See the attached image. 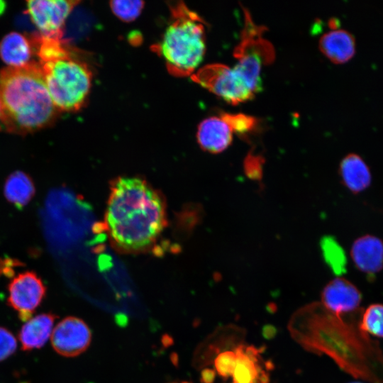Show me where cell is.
<instances>
[{"label":"cell","mask_w":383,"mask_h":383,"mask_svg":"<svg viewBox=\"0 0 383 383\" xmlns=\"http://www.w3.org/2000/svg\"><path fill=\"white\" fill-rule=\"evenodd\" d=\"M190 77L193 82L233 105L248 101L255 96L235 70L223 64L206 65Z\"/></svg>","instance_id":"obj_7"},{"label":"cell","mask_w":383,"mask_h":383,"mask_svg":"<svg viewBox=\"0 0 383 383\" xmlns=\"http://www.w3.org/2000/svg\"><path fill=\"white\" fill-rule=\"evenodd\" d=\"M33 52L32 41L18 32L6 34L0 41V57L11 67H21L31 63Z\"/></svg>","instance_id":"obj_17"},{"label":"cell","mask_w":383,"mask_h":383,"mask_svg":"<svg viewBox=\"0 0 383 383\" xmlns=\"http://www.w3.org/2000/svg\"><path fill=\"white\" fill-rule=\"evenodd\" d=\"M17 348L16 338L4 327L0 326V362L13 355Z\"/></svg>","instance_id":"obj_25"},{"label":"cell","mask_w":383,"mask_h":383,"mask_svg":"<svg viewBox=\"0 0 383 383\" xmlns=\"http://www.w3.org/2000/svg\"><path fill=\"white\" fill-rule=\"evenodd\" d=\"M167 222L165 199L147 181L138 177H121L113 181L105 223L115 248L126 253L148 250Z\"/></svg>","instance_id":"obj_2"},{"label":"cell","mask_w":383,"mask_h":383,"mask_svg":"<svg viewBox=\"0 0 383 383\" xmlns=\"http://www.w3.org/2000/svg\"><path fill=\"white\" fill-rule=\"evenodd\" d=\"M35 194L30 177L21 171H16L7 179L4 185L6 199L18 209L24 207Z\"/></svg>","instance_id":"obj_18"},{"label":"cell","mask_w":383,"mask_h":383,"mask_svg":"<svg viewBox=\"0 0 383 383\" xmlns=\"http://www.w3.org/2000/svg\"><path fill=\"white\" fill-rule=\"evenodd\" d=\"M257 378L260 383H270V375L262 369L257 372Z\"/></svg>","instance_id":"obj_30"},{"label":"cell","mask_w":383,"mask_h":383,"mask_svg":"<svg viewBox=\"0 0 383 383\" xmlns=\"http://www.w3.org/2000/svg\"><path fill=\"white\" fill-rule=\"evenodd\" d=\"M350 255L360 272L374 274L383 268V241L374 235H362L353 242Z\"/></svg>","instance_id":"obj_12"},{"label":"cell","mask_w":383,"mask_h":383,"mask_svg":"<svg viewBox=\"0 0 383 383\" xmlns=\"http://www.w3.org/2000/svg\"><path fill=\"white\" fill-rule=\"evenodd\" d=\"M323 306L337 316L357 311L362 294L346 279L337 277L329 282L321 293Z\"/></svg>","instance_id":"obj_11"},{"label":"cell","mask_w":383,"mask_h":383,"mask_svg":"<svg viewBox=\"0 0 383 383\" xmlns=\"http://www.w3.org/2000/svg\"><path fill=\"white\" fill-rule=\"evenodd\" d=\"M39 65L56 109L61 111L80 109L91 86L92 73L87 65L72 55Z\"/></svg>","instance_id":"obj_5"},{"label":"cell","mask_w":383,"mask_h":383,"mask_svg":"<svg viewBox=\"0 0 383 383\" xmlns=\"http://www.w3.org/2000/svg\"><path fill=\"white\" fill-rule=\"evenodd\" d=\"M79 1L33 0L26 1V13L43 36L63 39L65 21Z\"/></svg>","instance_id":"obj_8"},{"label":"cell","mask_w":383,"mask_h":383,"mask_svg":"<svg viewBox=\"0 0 383 383\" xmlns=\"http://www.w3.org/2000/svg\"><path fill=\"white\" fill-rule=\"evenodd\" d=\"M329 26L332 29L335 30L339 26V22L336 18H331L329 21Z\"/></svg>","instance_id":"obj_33"},{"label":"cell","mask_w":383,"mask_h":383,"mask_svg":"<svg viewBox=\"0 0 383 383\" xmlns=\"http://www.w3.org/2000/svg\"><path fill=\"white\" fill-rule=\"evenodd\" d=\"M1 102H0V117H1Z\"/></svg>","instance_id":"obj_38"},{"label":"cell","mask_w":383,"mask_h":383,"mask_svg":"<svg viewBox=\"0 0 383 383\" xmlns=\"http://www.w3.org/2000/svg\"><path fill=\"white\" fill-rule=\"evenodd\" d=\"M234 353L236 361L232 375L233 383H254L257 377L255 364L246 357L243 345L237 347Z\"/></svg>","instance_id":"obj_21"},{"label":"cell","mask_w":383,"mask_h":383,"mask_svg":"<svg viewBox=\"0 0 383 383\" xmlns=\"http://www.w3.org/2000/svg\"><path fill=\"white\" fill-rule=\"evenodd\" d=\"M244 26L233 56L238 62L235 71L254 92L260 89L262 67L272 63L275 57L272 44L263 36L266 27L256 24L248 9L243 7Z\"/></svg>","instance_id":"obj_6"},{"label":"cell","mask_w":383,"mask_h":383,"mask_svg":"<svg viewBox=\"0 0 383 383\" xmlns=\"http://www.w3.org/2000/svg\"><path fill=\"white\" fill-rule=\"evenodd\" d=\"M144 2L136 0H116L110 1L113 14L122 21L128 23L135 20L141 13Z\"/></svg>","instance_id":"obj_22"},{"label":"cell","mask_w":383,"mask_h":383,"mask_svg":"<svg viewBox=\"0 0 383 383\" xmlns=\"http://www.w3.org/2000/svg\"><path fill=\"white\" fill-rule=\"evenodd\" d=\"M55 318L52 313H43L27 321L18 333L21 349L30 351L43 347L52 333Z\"/></svg>","instance_id":"obj_15"},{"label":"cell","mask_w":383,"mask_h":383,"mask_svg":"<svg viewBox=\"0 0 383 383\" xmlns=\"http://www.w3.org/2000/svg\"><path fill=\"white\" fill-rule=\"evenodd\" d=\"M339 174L343 184L354 194L365 190L372 181L369 167L360 155L355 153L347 155L341 160Z\"/></svg>","instance_id":"obj_16"},{"label":"cell","mask_w":383,"mask_h":383,"mask_svg":"<svg viewBox=\"0 0 383 383\" xmlns=\"http://www.w3.org/2000/svg\"><path fill=\"white\" fill-rule=\"evenodd\" d=\"M236 361L234 352L227 350L219 353L214 360V366L217 373L223 379L233 375Z\"/></svg>","instance_id":"obj_24"},{"label":"cell","mask_w":383,"mask_h":383,"mask_svg":"<svg viewBox=\"0 0 383 383\" xmlns=\"http://www.w3.org/2000/svg\"><path fill=\"white\" fill-rule=\"evenodd\" d=\"M8 292V304L18 312L21 321H27L43 300L46 287L35 272L26 271L12 279Z\"/></svg>","instance_id":"obj_9"},{"label":"cell","mask_w":383,"mask_h":383,"mask_svg":"<svg viewBox=\"0 0 383 383\" xmlns=\"http://www.w3.org/2000/svg\"><path fill=\"white\" fill-rule=\"evenodd\" d=\"M263 159L260 155L249 153L244 160L245 174L251 179H259L262 176Z\"/></svg>","instance_id":"obj_26"},{"label":"cell","mask_w":383,"mask_h":383,"mask_svg":"<svg viewBox=\"0 0 383 383\" xmlns=\"http://www.w3.org/2000/svg\"><path fill=\"white\" fill-rule=\"evenodd\" d=\"M219 116L228 125L233 133L241 135L251 133L257 126V120L245 113L221 112Z\"/></svg>","instance_id":"obj_23"},{"label":"cell","mask_w":383,"mask_h":383,"mask_svg":"<svg viewBox=\"0 0 383 383\" xmlns=\"http://www.w3.org/2000/svg\"><path fill=\"white\" fill-rule=\"evenodd\" d=\"M91 333L82 319L68 316L54 328L51 343L54 350L64 357H75L84 352L90 345Z\"/></svg>","instance_id":"obj_10"},{"label":"cell","mask_w":383,"mask_h":383,"mask_svg":"<svg viewBox=\"0 0 383 383\" xmlns=\"http://www.w3.org/2000/svg\"><path fill=\"white\" fill-rule=\"evenodd\" d=\"M319 49L335 64L349 61L355 53V40L348 31L335 29L324 33L320 38Z\"/></svg>","instance_id":"obj_14"},{"label":"cell","mask_w":383,"mask_h":383,"mask_svg":"<svg viewBox=\"0 0 383 383\" xmlns=\"http://www.w3.org/2000/svg\"><path fill=\"white\" fill-rule=\"evenodd\" d=\"M170 383H177V382H170Z\"/></svg>","instance_id":"obj_39"},{"label":"cell","mask_w":383,"mask_h":383,"mask_svg":"<svg viewBox=\"0 0 383 383\" xmlns=\"http://www.w3.org/2000/svg\"><path fill=\"white\" fill-rule=\"evenodd\" d=\"M170 7L171 23L162 40L153 49L162 57L171 74L179 77L191 76L205 53V23L182 1L170 4Z\"/></svg>","instance_id":"obj_4"},{"label":"cell","mask_w":383,"mask_h":383,"mask_svg":"<svg viewBox=\"0 0 383 383\" xmlns=\"http://www.w3.org/2000/svg\"><path fill=\"white\" fill-rule=\"evenodd\" d=\"M321 250L323 259L332 272L341 275L346 272L347 258L341 245L331 236L321 240Z\"/></svg>","instance_id":"obj_19"},{"label":"cell","mask_w":383,"mask_h":383,"mask_svg":"<svg viewBox=\"0 0 383 383\" xmlns=\"http://www.w3.org/2000/svg\"><path fill=\"white\" fill-rule=\"evenodd\" d=\"M162 343L165 347H168L173 343V340L170 335H165L162 338Z\"/></svg>","instance_id":"obj_32"},{"label":"cell","mask_w":383,"mask_h":383,"mask_svg":"<svg viewBox=\"0 0 383 383\" xmlns=\"http://www.w3.org/2000/svg\"><path fill=\"white\" fill-rule=\"evenodd\" d=\"M181 383H192L191 382H188V381H183Z\"/></svg>","instance_id":"obj_36"},{"label":"cell","mask_w":383,"mask_h":383,"mask_svg":"<svg viewBox=\"0 0 383 383\" xmlns=\"http://www.w3.org/2000/svg\"><path fill=\"white\" fill-rule=\"evenodd\" d=\"M233 132L220 116H210L198 126L196 138L199 146L211 153H219L231 143Z\"/></svg>","instance_id":"obj_13"},{"label":"cell","mask_w":383,"mask_h":383,"mask_svg":"<svg viewBox=\"0 0 383 383\" xmlns=\"http://www.w3.org/2000/svg\"><path fill=\"white\" fill-rule=\"evenodd\" d=\"M359 328L367 335L383 338V304L368 306L359 318Z\"/></svg>","instance_id":"obj_20"},{"label":"cell","mask_w":383,"mask_h":383,"mask_svg":"<svg viewBox=\"0 0 383 383\" xmlns=\"http://www.w3.org/2000/svg\"><path fill=\"white\" fill-rule=\"evenodd\" d=\"M116 321L119 326H124L127 323V318L122 313H118L116 316Z\"/></svg>","instance_id":"obj_31"},{"label":"cell","mask_w":383,"mask_h":383,"mask_svg":"<svg viewBox=\"0 0 383 383\" xmlns=\"http://www.w3.org/2000/svg\"><path fill=\"white\" fill-rule=\"evenodd\" d=\"M265 367L267 370H272L274 369V366L273 362L271 360H268L265 363Z\"/></svg>","instance_id":"obj_34"},{"label":"cell","mask_w":383,"mask_h":383,"mask_svg":"<svg viewBox=\"0 0 383 383\" xmlns=\"http://www.w3.org/2000/svg\"><path fill=\"white\" fill-rule=\"evenodd\" d=\"M349 383H363V382H349Z\"/></svg>","instance_id":"obj_37"},{"label":"cell","mask_w":383,"mask_h":383,"mask_svg":"<svg viewBox=\"0 0 383 383\" xmlns=\"http://www.w3.org/2000/svg\"><path fill=\"white\" fill-rule=\"evenodd\" d=\"M277 328L272 324H265L262 328V336L267 340L274 339L277 335Z\"/></svg>","instance_id":"obj_27"},{"label":"cell","mask_w":383,"mask_h":383,"mask_svg":"<svg viewBox=\"0 0 383 383\" xmlns=\"http://www.w3.org/2000/svg\"><path fill=\"white\" fill-rule=\"evenodd\" d=\"M297 311L290 331L307 350L332 357L352 375L373 383H383V353L379 346L359 328L345 322L319 303Z\"/></svg>","instance_id":"obj_1"},{"label":"cell","mask_w":383,"mask_h":383,"mask_svg":"<svg viewBox=\"0 0 383 383\" xmlns=\"http://www.w3.org/2000/svg\"><path fill=\"white\" fill-rule=\"evenodd\" d=\"M170 357H171V360L173 362V364H174L175 365H177L178 364L177 355L176 353H172Z\"/></svg>","instance_id":"obj_35"},{"label":"cell","mask_w":383,"mask_h":383,"mask_svg":"<svg viewBox=\"0 0 383 383\" xmlns=\"http://www.w3.org/2000/svg\"><path fill=\"white\" fill-rule=\"evenodd\" d=\"M244 353L246 357L256 365V363L258 362L259 355L261 353V349H257L255 347L251 345L247 347Z\"/></svg>","instance_id":"obj_29"},{"label":"cell","mask_w":383,"mask_h":383,"mask_svg":"<svg viewBox=\"0 0 383 383\" xmlns=\"http://www.w3.org/2000/svg\"><path fill=\"white\" fill-rule=\"evenodd\" d=\"M1 128L25 135L50 125L56 109L48 92L40 65L0 71Z\"/></svg>","instance_id":"obj_3"},{"label":"cell","mask_w":383,"mask_h":383,"mask_svg":"<svg viewBox=\"0 0 383 383\" xmlns=\"http://www.w3.org/2000/svg\"><path fill=\"white\" fill-rule=\"evenodd\" d=\"M216 371L213 369H203L200 374L201 383H213L216 378Z\"/></svg>","instance_id":"obj_28"}]
</instances>
